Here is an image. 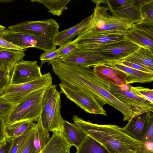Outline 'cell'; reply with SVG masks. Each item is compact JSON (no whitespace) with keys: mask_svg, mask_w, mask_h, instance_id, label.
Segmentation results:
<instances>
[{"mask_svg":"<svg viewBox=\"0 0 153 153\" xmlns=\"http://www.w3.org/2000/svg\"><path fill=\"white\" fill-rule=\"evenodd\" d=\"M53 71L61 82L81 92L95 95L118 110L123 115V121H128L132 117L131 111L111 93L108 83L95 76L93 69L71 66L59 60Z\"/></svg>","mask_w":153,"mask_h":153,"instance_id":"cell-1","label":"cell"},{"mask_svg":"<svg viewBox=\"0 0 153 153\" xmlns=\"http://www.w3.org/2000/svg\"><path fill=\"white\" fill-rule=\"evenodd\" d=\"M74 123L100 143L108 153H140L142 145L122 128L114 124L101 125L86 121L76 115Z\"/></svg>","mask_w":153,"mask_h":153,"instance_id":"cell-2","label":"cell"},{"mask_svg":"<svg viewBox=\"0 0 153 153\" xmlns=\"http://www.w3.org/2000/svg\"><path fill=\"white\" fill-rule=\"evenodd\" d=\"M95 4L93 13L86 27L79 35H91L107 33H126L135 23L128 19L113 15L108 7L100 5V0H92Z\"/></svg>","mask_w":153,"mask_h":153,"instance_id":"cell-3","label":"cell"},{"mask_svg":"<svg viewBox=\"0 0 153 153\" xmlns=\"http://www.w3.org/2000/svg\"><path fill=\"white\" fill-rule=\"evenodd\" d=\"M59 25L53 19L36 21H27L8 27V30L33 36L37 41L35 48L44 51L54 50V41L59 31Z\"/></svg>","mask_w":153,"mask_h":153,"instance_id":"cell-4","label":"cell"},{"mask_svg":"<svg viewBox=\"0 0 153 153\" xmlns=\"http://www.w3.org/2000/svg\"><path fill=\"white\" fill-rule=\"evenodd\" d=\"M47 88L30 94L15 105L4 119L5 127L19 122H37L41 115L42 101Z\"/></svg>","mask_w":153,"mask_h":153,"instance_id":"cell-5","label":"cell"},{"mask_svg":"<svg viewBox=\"0 0 153 153\" xmlns=\"http://www.w3.org/2000/svg\"><path fill=\"white\" fill-rule=\"evenodd\" d=\"M52 84V76L49 72L30 82L9 85L4 89L1 96L15 105L30 94L46 88Z\"/></svg>","mask_w":153,"mask_h":153,"instance_id":"cell-6","label":"cell"},{"mask_svg":"<svg viewBox=\"0 0 153 153\" xmlns=\"http://www.w3.org/2000/svg\"><path fill=\"white\" fill-rule=\"evenodd\" d=\"M140 46L126 38L87 49L109 62L120 61L137 51Z\"/></svg>","mask_w":153,"mask_h":153,"instance_id":"cell-7","label":"cell"},{"mask_svg":"<svg viewBox=\"0 0 153 153\" xmlns=\"http://www.w3.org/2000/svg\"><path fill=\"white\" fill-rule=\"evenodd\" d=\"M59 85L61 94H64L68 99L86 112L107 116V113L103 108L106 103L97 97L81 92L61 82Z\"/></svg>","mask_w":153,"mask_h":153,"instance_id":"cell-8","label":"cell"},{"mask_svg":"<svg viewBox=\"0 0 153 153\" xmlns=\"http://www.w3.org/2000/svg\"><path fill=\"white\" fill-rule=\"evenodd\" d=\"M130 84L119 86L108 84L111 93L131 111L132 117L149 111L153 112V103L130 91Z\"/></svg>","mask_w":153,"mask_h":153,"instance_id":"cell-9","label":"cell"},{"mask_svg":"<svg viewBox=\"0 0 153 153\" xmlns=\"http://www.w3.org/2000/svg\"><path fill=\"white\" fill-rule=\"evenodd\" d=\"M61 93L58 91L53 102L46 101L42 104L41 115L42 124L46 130L53 133L62 132L64 120L61 113Z\"/></svg>","mask_w":153,"mask_h":153,"instance_id":"cell-10","label":"cell"},{"mask_svg":"<svg viewBox=\"0 0 153 153\" xmlns=\"http://www.w3.org/2000/svg\"><path fill=\"white\" fill-rule=\"evenodd\" d=\"M37 62L22 60L14 66L11 73L10 85L28 82L42 76Z\"/></svg>","mask_w":153,"mask_h":153,"instance_id":"cell-11","label":"cell"},{"mask_svg":"<svg viewBox=\"0 0 153 153\" xmlns=\"http://www.w3.org/2000/svg\"><path fill=\"white\" fill-rule=\"evenodd\" d=\"M59 59L68 65L79 67H93L100 65L111 64L102 56L87 49L78 48L67 56Z\"/></svg>","mask_w":153,"mask_h":153,"instance_id":"cell-12","label":"cell"},{"mask_svg":"<svg viewBox=\"0 0 153 153\" xmlns=\"http://www.w3.org/2000/svg\"><path fill=\"white\" fill-rule=\"evenodd\" d=\"M93 68L95 76L105 82L119 86L127 84L126 74L111 64L100 65Z\"/></svg>","mask_w":153,"mask_h":153,"instance_id":"cell-13","label":"cell"},{"mask_svg":"<svg viewBox=\"0 0 153 153\" xmlns=\"http://www.w3.org/2000/svg\"><path fill=\"white\" fill-rule=\"evenodd\" d=\"M125 34L107 33L91 35H78L74 40L79 49H89L125 38Z\"/></svg>","mask_w":153,"mask_h":153,"instance_id":"cell-14","label":"cell"},{"mask_svg":"<svg viewBox=\"0 0 153 153\" xmlns=\"http://www.w3.org/2000/svg\"><path fill=\"white\" fill-rule=\"evenodd\" d=\"M152 112L149 111L132 117L127 124L122 128L123 129L133 138L141 142L145 134Z\"/></svg>","mask_w":153,"mask_h":153,"instance_id":"cell-15","label":"cell"},{"mask_svg":"<svg viewBox=\"0 0 153 153\" xmlns=\"http://www.w3.org/2000/svg\"><path fill=\"white\" fill-rule=\"evenodd\" d=\"M109 10L112 15L128 19L135 24L140 21V6L137 0H126L120 6L114 9H109Z\"/></svg>","mask_w":153,"mask_h":153,"instance_id":"cell-16","label":"cell"},{"mask_svg":"<svg viewBox=\"0 0 153 153\" xmlns=\"http://www.w3.org/2000/svg\"><path fill=\"white\" fill-rule=\"evenodd\" d=\"M0 36L12 44L26 50L30 48H35L37 41L30 35L19 33L7 29Z\"/></svg>","mask_w":153,"mask_h":153,"instance_id":"cell-17","label":"cell"},{"mask_svg":"<svg viewBox=\"0 0 153 153\" xmlns=\"http://www.w3.org/2000/svg\"><path fill=\"white\" fill-rule=\"evenodd\" d=\"M111 64L126 74L127 84L134 83H146L151 82L153 80V74L135 69L118 62H114Z\"/></svg>","mask_w":153,"mask_h":153,"instance_id":"cell-18","label":"cell"},{"mask_svg":"<svg viewBox=\"0 0 153 153\" xmlns=\"http://www.w3.org/2000/svg\"><path fill=\"white\" fill-rule=\"evenodd\" d=\"M91 15L81 21L74 26L68 29L59 31L55 38L56 46H61L72 41L73 39L78 35L87 27L89 22Z\"/></svg>","mask_w":153,"mask_h":153,"instance_id":"cell-19","label":"cell"},{"mask_svg":"<svg viewBox=\"0 0 153 153\" xmlns=\"http://www.w3.org/2000/svg\"><path fill=\"white\" fill-rule=\"evenodd\" d=\"M121 61L138 64L153 71V51L148 48L140 46L137 51Z\"/></svg>","mask_w":153,"mask_h":153,"instance_id":"cell-20","label":"cell"},{"mask_svg":"<svg viewBox=\"0 0 153 153\" xmlns=\"http://www.w3.org/2000/svg\"><path fill=\"white\" fill-rule=\"evenodd\" d=\"M62 133L68 142L78 149L84 141L88 134L76 126L64 120Z\"/></svg>","mask_w":153,"mask_h":153,"instance_id":"cell-21","label":"cell"},{"mask_svg":"<svg viewBox=\"0 0 153 153\" xmlns=\"http://www.w3.org/2000/svg\"><path fill=\"white\" fill-rule=\"evenodd\" d=\"M34 128V136L32 147L30 153H38L47 144L51 137L49 131L43 126L41 116Z\"/></svg>","mask_w":153,"mask_h":153,"instance_id":"cell-22","label":"cell"},{"mask_svg":"<svg viewBox=\"0 0 153 153\" xmlns=\"http://www.w3.org/2000/svg\"><path fill=\"white\" fill-rule=\"evenodd\" d=\"M25 55L21 51L4 50L0 51V69L11 73L15 65L23 59Z\"/></svg>","mask_w":153,"mask_h":153,"instance_id":"cell-23","label":"cell"},{"mask_svg":"<svg viewBox=\"0 0 153 153\" xmlns=\"http://www.w3.org/2000/svg\"><path fill=\"white\" fill-rule=\"evenodd\" d=\"M71 0H31L32 2H37L43 4L48 12L54 16H59L63 11L67 9V4Z\"/></svg>","mask_w":153,"mask_h":153,"instance_id":"cell-24","label":"cell"},{"mask_svg":"<svg viewBox=\"0 0 153 153\" xmlns=\"http://www.w3.org/2000/svg\"><path fill=\"white\" fill-rule=\"evenodd\" d=\"M76 153H108L100 143L88 135Z\"/></svg>","mask_w":153,"mask_h":153,"instance_id":"cell-25","label":"cell"},{"mask_svg":"<svg viewBox=\"0 0 153 153\" xmlns=\"http://www.w3.org/2000/svg\"><path fill=\"white\" fill-rule=\"evenodd\" d=\"M125 38L140 46L148 48L153 51V39L134 29H130L125 34Z\"/></svg>","mask_w":153,"mask_h":153,"instance_id":"cell-26","label":"cell"},{"mask_svg":"<svg viewBox=\"0 0 153 153\" xmlns=\"http://www.w3.org/2000/svg\"><path fill=\"white\" fill-rule=\"evenodd\" d=\"M137 1L140 6L139 22L153 24V0Z\"/></svg>","mask_w":153,"mask_h":153,"instance_id":"cell-27","label":"cell"},{"mask_svg":"<svg viewBox=\"0 0 153 153\" xmlns=\"http://www.w3.org/2000/svg\"><path fill=\"white\" fill-rule=\"evenodd\" d=\"M31 122H19L5 127V131L7 139L12 140L21 135L25 130Z\"/></svg>","mask_w":153,"mask_h":153,"instance_id":"cell-28","label":"cell"},{"mask_svg":"<svg viewBox=\"0 0 153 153\" xmlns=\"http://www.w3.org/2000/svg\"><path fill=\"white\" fill-rule=\"evenodd\" d=\"M36 123L31 122L24 132L20 136L13 140L8 153H15L26 137L34 128Z\"/></svg>","mask_w":153,"mask_h":153,"instance_id":"cell-29","label":"cell"},{"mask_svg":"<svg viewBox=\"0 0 153 153\" xmlns=\"http://www.w3.org/2000/svg\"><path fill=\"white\" fill-rule=\"evenodd\" d=\"M130 91L135 95L153 103V90L142 86L133 87L131 85Z\"/></svg>","mask_w":153,"mask_h":153,"instance_id":"cell-30","label":"cell"},{"mask_svg":"<svg viewBox=\"0 0 153 153\" xmlns=\"http://www.w3.org/2000/svg\"><path fill=\"white\" fill-rule=\"evenodd\" d=\"M34 128L26 137L15 153H30L33 144Z\"/></svg>","mask_w":153,"mask_h":153,"instance_id":"cell-31","label":"cell"},{"mask_svg":"<svg viewBox=\"0 0 153 153\" xmlns=\"http://www.w3.org/2000/svg\"><path fill=\"white\" fill-rule=\"evenodd\" d=\"M58 58L59 51L58 49L44 51L41 54L39 58L41 66L45 63H48V65H52Z\"/></svg>","mask_w":153,"mask_h":153,"instance_id":"cell-32","label":"cell"},{"mask_svg":"<svg viewBox=\"0 0 153 153\" xmlns=\"http://www.w3.org/2000/svg\"><path fill=\"white\" fill-rule=\"evenodd\" d=\"M133 27L146 36L153 39V24L139 22L134 24Z\"/></svg>","mask_w":153,"mask_h":153,"instance_id":"cell-33","label":"cell"},{"mask_svg":"<svg viewBox=\"0 0 153 153\" xmlns=\"http://www.w3.org/2000/svg\"><path fill=\"white\" fill-rule=\"evenodd\" d=\"M77 45L74 40L60 46L58 48L59 58H62L77 49Z\"/></svg>","mask_w":153,"mask_h":153,"instance_id":"cell-34","label":"cell"},{"mask_svg":"<svg viewBox=\"0 0 153 153\" xmlns=\"http://www.w3.org/2000/svg\"><path fill=\"white\" fill-rule=\"evenodd\" d=\"M14 106L2 97H0V120L4 119Z\"/></svg>","mask_w":153,"mask_h":153,"instance_id":"cell-35","label":"cell"},{"mask_svg":"<svg viewBox=\"0 0 153 153\" xmlns=\"http://www.w3.org/2000/svg\"><path fill=\"white\" fill-rule=\"evenodd\" d=\"M11 73L7 70L0 69V97L5 88L10 84Z\"/></svg>","mask_w":153,"mask_h":153,"instance_id":"cell-36","label":"cell"},{"mask_svg":"<svg viewBox=\"0 0 153 153\" xmlns=\"http://www.w3.org/2000/svg\"><path fill=\"white\" fill-rule=\"evenodd\" d=\"M4 50L26 51V50L16 46L0 36V51Z\"/></svg>","mask_w":153,"mask_h":153,"instance_id":"cell-37","label":"cell"},{"mask_svg":"<svg viewBox=\"0 0 153 153\" xmlns=\"http://www.w3.org/2000/svg\"><path fill=\"white\" fill-rule=\"evenodd\" d=\"M118 62L125 66L135 69L148 73L153 74V71L136 64L128 62L125 61H121Z\"/></svg>","mask_w":153,"mask_h":153,"instance_id":"cell-38","label":"cell"},{"mask_svg":"<svg viewBox=\"0 0 153 153\" xmlns=\"http://www.w3.org/2000/svg\"><path fill=\"white\" fill-rule=\"evenodd\" d=\"M140 153H153V141H143Z\"/></svg>","mask_w":153,"mask_h":153,"instance_id":"cell-39","label":"cell"},{"mask_svg":"<svg viewBox=\"0 0 153 153\" xmlns=\"http://www.w3.org/2000/svg\"><path fill=\"white\" fill-rule=\"evenodd\" d=\"M5 129L4 119L0 120V144L7 140Z\"/></svg>","mask_w":153,"mask_h":153,"instance_id":"cell-40","label":"cell"},{"mask_svg":"<svg viewBox=\"0 0 153 153\" xmlns=\"http://www.w3.org/2000/svg\"><path fill=\"white\" fill-rule=\"evenodd\" d=\"M11 141L7 140L0 144V153H8L11 144Z\"/></svg>","mask_w":153,"mask_h":153,"instance_id":"cell-41","label":"cell"},{"mask_svg":"<svg viewBox=\"0 0 153 153\" xmlns=\"http://www.w3.org/2000/svg\"><path fill=\"white\" fill-rule=\"evenodd\" d=\"M6 30L5 27L0 25V34H3Z\"/></svg>","mask_w":153,"mask_h":153,"instance_id":"cell-42","label":"cell"}]
</instances>
